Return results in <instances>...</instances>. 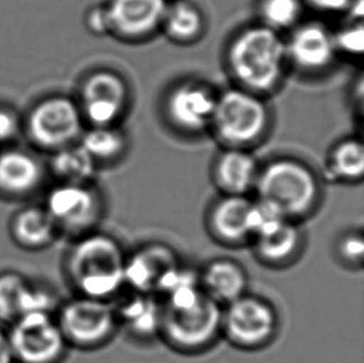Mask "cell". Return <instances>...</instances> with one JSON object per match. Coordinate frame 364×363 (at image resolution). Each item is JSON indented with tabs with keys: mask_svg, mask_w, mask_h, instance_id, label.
<instances>
[{
	"mask_svg": "<svg viewBox=\"0 0 364 363\" xmlns=\"http://www.w3.org/2000/svg\"><path fill=\"white\" fill-rule=\"evenodd\" d=\"M161 335L182 352L207 349L222 332L223 306L200 288L192 271L164 295Z\"/></svg>",
	"mask_w": 364,
	"mask_h": 363,
	"instance_id": "1",
	"label": "cell"
},
{
	"mask_svg": "<svg viewBox=\"0 0 364 363\" xmlns=\"http://www.w3.org/2000/svg\"><path fill=\"white\" fill-rule=\"evenodd\" d=\"M71 241L63 269L75 295L114 301L126 288L127 256L122 246L114 236L97 231Z\"/></svg>",
	"mask_w": 364,
	"mask_h": 363,
	"instance_id": "2",
	"label": "cell"
},
{
	"mask_svg": "<svg viewBox=\"0 0 364 363\" xmlns=\"http://www.w3.org/2000/svg\"><path fill=\"white\" fill-rule=\"evenodd\" d=\"M287 60L286 41L264 24L242 30L228 48V66L239 88L260 96L280 85Z\"/></svg>",
	"mask_w": 364,
	"mask_h": 363,
	"instance_id": "3",
	"label": "cell"
},
{
	"mask_svg": "<svg viewBox=\"0 0 364 363\" xmlns=\"http://www.w3.org/2000/svg\"><path fill=\"white\" fill-rule=\"evenodd\" d=\"M254 191L256 201L292 221L311 214L320 199L315 173L305 163L291 158H280L261 168Z\"/></svg>",
	"mask_w": 364,
	"mask_h": 363,
	"instance_id": "4",
	"label": "cell"
},
{
	"mask_svg": "<svg viewBox=\"0 0 364 363\" xmlns=\"http://www.w3.org/2000/svg\"><path fill=\"white\" fill-rule=\"evenodd\" d=\"M269 123V108L260 95L237 88L218 96L210 127L228 147L246 148L264 137Z\"/></svg>",
	"mask_w": 364,
	"mask_h": 363,
	"instance_id": "5",
	"label": "cell"
},
{
	"mask_svg": "<svg viewBox=\"0 0 364 363\" xmlns=\"http://www.w3.org/2000/svg\"><path fill=\"white\" fill-rule=\"evenodd\" d=\"M55 319L69 347L82 351L107 344L119 326L114 301L80 295L59 304Z\"/></svg>",
	"mask_w": 364,
	"mask_h": 363,
	"instance_id": "6",
	"label": "cell"
},
{
	"mask_svg": "<svg viewBox=\"0 0 364 363\" xmlns=\"http://www.w3.org/2000/svg\"><path fill=\"white\" fill-rule=\"evenodd\" d=\"M44 208L60 236L71 239L96 231L104 216V201L92 184L59 183L48 191Z\"/></svg>",
	"mask_w": 364,
	"mask_h": 363,
	"instance_id": "7",
	"label": "cell"
},
{
	"mask_svg": "<svg viewBox=\"0 0 364 363\" xmlns=\"http://www.w3.org/2000/svg\"><path fill=\"white\" fill-rule=\"evenodd\" d=\"M6 331L15 363H61L70 349L53 314L24 315Z\"/></svg>",
	"mask_w": 364,
	"mask_h": 363,
	"instance_id": "8",
	"label": "cell"
},
{
	"mask_svg": "<svg viewBox=\"0 0 364 363\" xmlns=\"http://www.w3.org/2000/svg\"><path fill=\"white\" fill-rule=\"evenodd\" d=\"M279 319L272 305L244 295L223 309L222 332L235 347L256 349L275 337Z\"/></svg>",
	"mask_w": 364,
	"mask_h": 363,
	"instance_id": "9",
	"label": "cell"
},
{
	"mask_svg": "<svg viewBox=\"0 0 364 363\" xmlns=\"http://www.w3.org/2000/svg\"><path fill=\"white\" fill-rule=\"evenodd\" d=\"M82 122L80 107L71 98L53 96L31 110L26 130L38 147L56 152L74 144L82 135Z\"/></svg>",
	"mask_w": 364,
	"mask_h": 363,
	"instance_id": "10",
	"label": "cell"
},
{
	"mask_svg": "<svg viewBox=\"0 0 364 363\" xmlns=\"http://www.w3.org/2000/svg\"><path fill=\"white\" fill-rule=\"evenodd\" d=\"M127 83L121 75L100 70L85 80L81 89V115L91 126H116L128 106Z\"/></svg>",
	"mask_w": 364,
	"mask_h": 363,
	"instance_id": "11",
	"label": "cell"
},
{
	"mask_svg": "<svg viewBox=\"0 0 364 363\" xmlns=\"http://www.w3.org/2000/svg\"><path fill=\"white\" fill-rule=\"evenodd\" d=\"M59 302L51 290L35 284L19 271L0 273V324L10 325L31 312L55 315Z\"/></svg>",
	"mask_w": 364,
	"mask_h": 363,
	"instance_id": "12",
	"label": "cell"
},
{
	"mask_svg": "<svg viewBox=\"0 0 364 363\" xmlns=\"http://www.w3.org/2000/svg\"><path fill=\"white\" fill-rule=\"evenodd\" d=\"M217 95L196 81H184L168 93L166 111L169 121L186 132H200L212 126Z\"/></svg>",
	"mask_w": 364,
	"mask_h": 363,
	"instance_id": "13",
	"label": "cell"
},
{
	"mask_svg": "<svg viewBox=\"0 0 364 363\" xmlns=\"http://www.w3.org/2000/svg\"><path fill=\"white\" fill-rule=\"evenodd\" d=\"M167 0H109L106 6L109 34L136 41L151 36L162 26Z\"/></svg>",
	"mask_w": 364,
	"mask_h": 363,
	"instance_id": "14",
	"label": "cell"
},
{
	"mask_svg": "<svg viewBox=\"0 0 364 363\" xmlns=\"http://www.w3.org/2000/svg\"><path fill=\"white\" fill-rule=\"evenodd\" d=\"M178 266L177 254L169 246L147 244L126 258L124 286L139 294H158L164 278Z\"/></svg>",
	"mask_w": 364,
	"mask_h": 363,
	"instance_id": "15",
	"label": "cell"
},
{
	"mask_svg": "<svg viewBox=\"0 0 364 363\" xmlns=\"http://www.w3.org/2000/svg\"><path fill=\"white\" fill-rule=\"evenodd\" d=\"M287 59L309 73L325 70L337 55L335 35L317 23L302 25L286 43Z\"/></svg>",
	"mask_w": 364,
	"mask_h": 363,
	"instance_id": "16",
	"label": "cell"
},
{
	"mask_svg": "<svg viewBox=\"0 0 364 363\" xmlns=\"http://www.w3.org/2000/svg\"><path fill=\"white\" fill-rule=\"evenodd\" d=\"M44 168L29 153L10 149L0 153V196L8 201H24L39 191Z\"/></svg>",
	"mask_w": 364,
	"mask_h": 363,
	"instance_id": "17",
	"label": "cell"
},
{
	"mask_svg": "<svg viewBox=\"0 0 364 363\" xmlns=\"http://www.w3.org/2000/svg\"><path fill=\"white\" fill-rule=\"evenodd\" d=\"M8 231L14 246L25 251L49 249L61 236L44 206L34 204L15 211Z\"/></svg>",
	"mask_w": 364,
	"mask_h": 363,
	"instance_id": "18",
	"label": "cell"
},
{
	"mask_svg": "<svg viewBox=\"0 0 364 363\" xmlns=\"http://www.w3.org/2000/svg\"><path fill=\"white\" fill-rule=\"evenodd\" d=\"M252 201L246 196L219 198L208 216V226L217 241L228 246H237L250 241L249 216Z\"/></svg>",
	"mask_w": 364,
	"mask_h": 363,
	"instance_id": "19",
	"label": "cell"
},
{
	"mask_svg": "<svg viewBox=\"0 0 364 363\" xmlns=\"http://www.w3.org/2000/svg\"><path fill=\"white\" fill-rule=\"evenodd\" d=\"M260 168L246 148L228 147L214 164V181L227 196H246L254 191Z\"/></svg>",
	"mask_w": 364,
	"mask_h": 363,
	"instance_id": "20",
	"label": "cell"
},
{
	"mask_svg": "<svg viewBox=\"0 0 364 363\" xmlns=\"http://www.w3.org/2000/svg\"><path fill=\"white\" fill-rule=\"evenodd\" d=\"M199 284L210 299L227 306L246 294L247 276L235 261L217 259L204 268L199 275Z\"/></svg>",
	"mask_w": 364,
	"mask_h": 363,
	"instance_id": "21",
	"label": "cell"
},
{
	"mask_svg": "<svg viewBox=\"0 0 364 363\" xmlns=\"http://www.w3.org/2000/svg\"><path fill=\"white\" fill-rule=\"evenodd\" d=\"M114 307L119 325H123L138 339H151L161 334L163 307L156 301L154 295L133 291L132 296L114 302Z\"/></svg>",
	"mask_w": 364,
	"mask_h": 363,
	"instance_id": "22",
	"label": "cell"
},
{
	"mask_svg": "<svg viewBox=\"0 0 364 363\" xmlns=\"http://www.w3.org/2000/svg\"><path fill=\"white\" fill-rule=\"evenodd\" d=\"M256 256L267 265H284L300 251L302 236L295 221H286L274 231L252 241Z\"/></svg>",
	"mask_w": 364,
	"mask_h": 363,
	"instance_id": "23",
	"label": "cell"
},
{
	"mask_svg": "<svg viewBox=\"0 0 364 363\" xmlns=\"http://www.w3.org/2000/svg\"><path fill=\"white\" fill-rule=\"evenodd\" d=\"M204 25V16L197 5L179 0L168 5L162 28L174 43L191 44L202 36Z\"/></svg>",
	"mask_w": 364,
	"mask_h": 363,
	"instance_id": "24",
	"label": "cell"
},
{
	"mask_svg": "<svg viewBox=\"0 0 364 363\" xmlns=\"http://www.w3.org/2000/svg\"><path fill=\"white\" fill-rule=\"evenodd\" d=\"M51 169L60 183L91 184L96 174L97 163L81 147V144H70L54 152Z\"/></svg>",
	"mask_w": 364,
	"mask_h": 363,
	"instance_id": "25",
	"label": "cell"
},
{
	"mask_svg": "<svg viewBox=\"0 0 364 363\" xmlns=\"http://www.w3.org/2000/svg\"><path fill=\"white\" fill-rule=\"evenodd\" d=\"M80 144L99 164L121 157L127 141L122 131L114 126H92L82 135Z\"/></svg>",
	"mask_w": 364,
	"mask_h": 363,
	"instance_id": "26",
	"label": "cell"
},
{
	"mask_svg": "<svg viewBox=\"0 0 364 363\" xmlns=\"http://www.w3.org/2000/svg\"><path fill=\"white\" fill-rule=\"evenodd\" d=\"M328 174L335 181H360L364 174L363 143L355 138L338 143L330 154Z\"/></svg>",
	"mask_w": 364,
	"mask_h": 363,
	"instance_id": "27",
	"label": "cell"
},
{
	"mask_svg": "<svg viewBox=\"0 0 364 363\" xmlns=\"http://www.w3.org/2000/svg\"><path fill=\"white\" fill-rule=\"evenodd\" d=\"M260 15L262 24L279 31L289 29L300 19L302 14L301 0H261Z\"/></svg>",
	"mask_w": 364,
	"mask_h": 363,
	"instance_id": "28",
	"label": "cell"
},
{
	"mask_svg": "<svg viewBox=\"0 0 364 363\" xmlns=\"http://www.w3.org/2000/svg\"><path fill=\"white\" fill-rule=\"evenodd\" d=\"M337 53L346 51L347 54L360 55L363 51L364 35L362 24L352 25L347 29L342 30L335 36Z\"/></svg>",
	"mask_w": 364,
	"mask_h": 363,
	"instance_id": "29",
	"label": "cell"
},
{
	"mask_svg": "<svg viewBox=\"0 0 364 363\" xmlns=\"http://www.w3.org/2000/svg\"><path fill=\"white\" fill-rule=\"evenodd\" d=\"M341 258L352 265H357L363 261L364 243L360 234H348L341 239L338 244Z\"/></svg>",
	"mask_w": 364,
	"mask_h": 363,
	"instance_id": "30",
	"label": "cell"
},
{
	"mask_svg": "<svg viewBox=\"0 0 364 363\" xmlns=\"http://www.w3.org/2000/svg\"><path fill=\"white\" fill-rule=\"evenodd\" d=\"M86 25L96 35L109 34V16L105 5H97L90 10L86 16Z\"/></svg>",
	"mask_w": 364,
	"mask_h": 363,
	"instance_id": "31",
	"label": "cell"
},
{
	"mask_svg": "<svg viewBox=\"0 0 364 363\" xmlns=\"http://www.w3.org/2000/svg\"><path fill=\"white\" fill-rule=\"evenodd\" d=\"M19 131V122L15 115L0 108V143L9 142Z\"/></svg>",
	"mask_w": 364,
	"mask_h": 363,
	"instance_id": "32",
	"label": "cell"
},
{
	"mask_svg": "<svg viewBox=\"0 0 364 363\" xmlns=\"http://www.w3.org/2000/svg\"><path fill=\"white\" fill-rule=\"evenodd\" d=\"M307 3L320 11L340 13L350 9L353 0H307Z\"/></svg>",
	"mask_w": 364,
	"mask_h": 363,
	"instance_id": "33",
	"label": "cell"
},
{
	"mask_svg": "<svg viewBox=\"0 0 364 363\" xmlns=\"http://www.w3.org/2000/svg\"><path fill=\"white\" fill-rule=\"evenodd\" d=\"M0 363H15L8 331L0 327Z\"/></svg>",
	"mask_w": 364,
	"mask_h": 363,
	"instance_id": "34",
	"label": "cell"
}]
</instances>
